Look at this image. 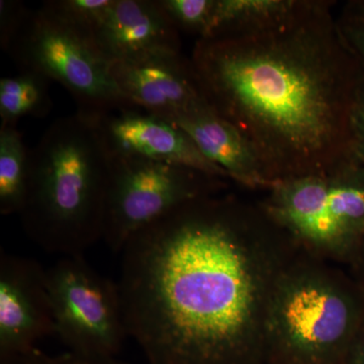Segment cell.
<instances>
[{
  "instance_id": "1",
  "label": "cell",
  "mask_w": 364,
  "mask_h": 364,
  "mask_svg": "<svg viewBox=\"0 0 364 364\" xmlns=\"http://www.w3.org/2000/svg\"><path fill=\"white\" fill-rule=\"evenodd\" d=\"M301 251L260 200L184 203L122 251L129 335L150 364L267 361L270 299Z\"/></svg>"
},
{
  "instance_id": "2",
  "label": "cell",
  "mask_w": 364,
  "mask_h": 364,
  "mask_svg": "<svg viewBox=\"0 0 364 364\" xmlns=\"http://www.w3.org/2000/svg\"><path fill=\"white\" fill-rule=\"evenodd\" d=\"M333 4L291 0L267 20L196 41L191 54L208 107L240 132L272 186L351 154V105L363 72Z\"/></svg>"
},
{
  "instance_id": "3",
  "label": "cell",
  "mask_w": 364,
  "mask_h": 364,
  "mask_svg": "<svg viewBox=\"0 0 364 364\" xmlns=\"http://www.w3.org/2000/svg\"><path fill=\"white\" fill-rule=\"evenodd\" d=\"M111 156L93 114L60 117L30 150L21 225L41 248L83 255L104 236Z\"/></svg>"
},
{
  "instance_id": "4",
  "label": "cell",
  "mask_w": 364,
  "mask_h": 364,
  "mask_svg": "<svg viewBox=\"0 0 364 364\" xmlns=\"http://www.w3.org/2000/svg\"><path fill=\"white\" fill-rule=\"evenodd\" d=\"M363 323L364 291L350 272L301 251L270 299L267 361L343 364Z\"/></svg>"
},
{
  "instance_id": "5",
  "label": "cell",
  "mask_w": 364,
  "mask_h": 364,
  "mask_svg": "<svg viewBox=\"0 0 364 364\" xmlns=\"http://www.w3.org/2000/svg\"><path fill=\"white\" fill-rule=\"evenodd\" d=\"M260 200L304 252L346 267L364 242V163L351 152L332 168L277 182Z\"/></svg>"
},
{
  "instance_id": "6",
  "label": "cell",
  "mask_w": 364,
  "mask_h": 364,
  "mask_svg": "<svg viewBox=\"0 0 364 364\" xmlns=\"http://www.w3.org/2000/svg\"><path fill=\"white\" fill-rule=\"evenodd\" d=\"M7 54L21 71L41 74L63 85L79 112L102 114L138 109L124 100L90 31L62 18L44 4L28 14Z\"/></svg>"
},
{
  "instance_id": "7",
  "label": "cell",
  "mask_w": 364,
  "mask_h": 364,
  "mask_svg": "<svg viewBox=\"0 0 364 364\" xmlns=\"http://www.w3.org/2000/svg\"><path fill=\"white\" fill-rule=\"evenodd\" d=\"M226 188V179L191 167L111 157L102 240L122 252L132 237L172 210Z\"/></svg>"
},
{
  "instance_id": "8",
  "label": "cell",
  "mask_w": 364,
  "mask_h": 364,
  "mask_svg": "<svg viewBox=\"0 0 364 364\" xmlns=\"http://www.w3.org/2000/svg\"><path fill=\"white\" fill-rule=\"evenodd\" d=\"M46 272L56 335L69 353L117 358L130 336L119 282L100 274L83 255L63 256Z\"/></svg>"
},
{
  "instance_id": "9",
  "label": "cell",
  "mask_w": 364,
  "mask_h": 364,
  "mask_svg": "<svg viewBox=\"0 0 364 364\" xmlns=\"http://www.w3.org/2000/svg\"><path fill=\"white\" fill-rule=\"evenodd\" d=\"M56 335L47 272L37 261L0 253V354L26 350Z\"/></svg>"
},
{
  "instance_id": "10",
  "label": "cell",
  "mask_w": 364,
  "mask_h": 364,
  "mask_svg": "<svg viewBox=\"0 0 364 364\" xmlns=\"http://www.w3.org/2000/svg\"><path fill=\"white\" fill-rule=\"evenodd\" d=\"M93 117L111 157L172 163L229 181L221 169L203 156L188 134L171 122L140 109Z\"/></svg>"
},
{
  "instance_id": "11",
  "label": "cell",
  "mask_w": 364,
  "mask_h": 364,
  "mask_svg": "<svg viewBox=\"0 0 364 364\" xmlns=\"http://www.w3.org/2000/svg\"><path fill=\"white\" fill-rule=\"evenodd\" d=\"M109 73L127 102L166 121L207 104L191 59L181 52L114 62Z\"/></svg>"
},
{
  "instance_id": "12",
  "label": "cell",
  "mask_w": 364,
  "mask_h": 364,
  "mask_svg": "<svg viewBox=\"0 0 364 364\" xmlns=\"http://www.w3.org/2000/svg\"><path fill=\"white\" fill-rule=\"evenodd\" d=\"M90 33L109 64L181 52L179 32L157 0H114Z\"/></svg>"
},
{
  "instance_id": "13",
  "label": "cell",
  "mask_w": 364,
  "mask_h": 364,
  "mask_svg": "<svg viewBox=\"0 0 364 364\" xmlns=\"http://www.w3.org/2000/svg\"><path fill=\"white\" fill-rule=\"evenodd\" d=\"M171 123L186 132L203 156L229 181L247 188H272V181L245 138L208 104L177 117Z\"/></svg>"
},
{
  "instance_id": "14",
  "label": "cell",
  "mask_w": 364,
  "mask_h": 364,
  "mask_svg": "<svg viewBox=\"0 0 364 364\" xmlns=\"http://www.w3.org/2000/svg\"><path fill=\"white\" fill-rule=\"evenodd\" d=\"M30 178V150L16 127H0V213L18 215Z\"/></svg>"
},
{
  "instance_id": "15",
  "label": "cell",
  "mask_w": 364,
  "mask_h": 364,
  "mask_svg": "<svg viewBox=\"0 0 364 364\" xmlns=\"http://www.w3.org/2000/svg\"><path fill=\"white\" fill-rule=\"evenodd\" d=\"M49 79L31 71L0 80V117L1 126L16 127L23 117L38 119L52 111Z\"/></svg>"
},
{
  "instance_id": "16",
  "label": "cell",
  "mask_w": 364,
  "mask_h": 364,
  "mask_svg": "<svg viewBox=\"0 0 364 364\" xmlns=\"http://www.w3.org/2000/svg\"><path fill=\"white\" fill-rule=\"evenodd\" d=\"M289 2L291 0H215L214 21L207 38L267 20L286 9Z\"/></svg>"
},
{
  "instance_id": "17",
  "label": "cell",
  "mask_w": 364,
  "mask_h": 364,
  "mask_svg": "<svg viewBox=\"0 0 364 364\" xmlns=\"http://www.w3.org/2000/svg\"><path fill=\"white\" fill-rule=\"evenodd\" d=\"M179 33L205 39L212 31L215 0H157Z\"/></svg>"
},
{
  "instance_id": "18",
  "label": "cell",
  "mask_w": 364,
  "mask_h": 364,
  "mask_svg": "<svg viewBox=\"0 0 364 364\" xmlns=\"http://www.w3.org/2000/svg\"><path fill=\"white\" fill-rule=\"evenodd\" d=\"M335 16L342 41L364 74V0L345 2Z\"/></svg>"
},
{
  "instance_id": "19",
  "label": "cell",
  "mask_w": 364,
  "mask_h": 364,
  "mask_svg": "<svg viewBox=\"0 0 364 364\" xmlns=\"http://www.w3.org/2000/svg\"><path fill=\"white\" fill-rule=\"evenodd\" d=\"M114 0H51L46 6L73 25L90 31L100 20Z\"/></svg>"
},
{
  "instance_id": "20",
  "label": "cell",
  "mask_w": 364,
  "mask_h": 364,
  "mask_svg": "<svg viewBox=\"0 0 364 364\" xmlns=\"http://www.w3.org/2000/svg\"><path fill=\"white\" fill-rule=\"evenodd\" d=\"M31 9L18 0L0 1V47L9 53L28 20Z\"/></svg>"
},
{
  "instance_id": "21",
  "label": "cell",
  "mask_w": 364,
  "mask_h": 364,
  "mask_svg": "<svg viewBox=\"0 0 364 364\" xmlns=\"http://www.w3.org/2000/svg\"><path fill=\"white\" fill-rule=\"evenodd\" d=\"M351 152L364 163V74L354 93L350 111Z\"/></svg>"
},
{
  "instance_id": "22",
  "label": "cell",
  "mask_w": 364,
  "mask_h": 364,
  "mask_svg": "<svg viewBox=\"0 0 364 364\" xmlns=\"http://www.w3.org/2000/svg\"><path fill=\"white\" fill-rule=\"evenodd\" d=\"M0 364H59L57 356H50L37 346L26 350L0 354Z\"/></svg>"
},
{
  "instance_id": "23",
  "label": "cell",
  "mask_w": 364,
  "mask_h": 364,
  "mask_svg": "<svg viewBox=\"0 0 364 364\" xmlns=\"http://www.w3.org/2000/svg\"><path fill=\"white\" fill-rule=\"evenodd\" d=\"M343 364H364V323L352 342Z\"/></svg>"
},
{
  "instance_id": "24",
  "label": "cell",
  "mask_w": 364,
  "mask_h": 364,
  "mask_svg": "<svg viewBox=\"0 0 364 364\" xmlns=\"http://www.w3.org/2000/svg\"><path fill=\"white\" fill-rule=\"evenodd\" d=\"M59 364H127L123 361L117 360V358H80L67 352L65 354L57 356Z\"/></svg>"
},
{
  "instance_id": "25",
  "label": "cell",
  "mask_w": 364,
  "mask_h": 364,
  "mask_svg": "<svg viewBox=\"0 0 364 364\" xmlns=\"http://www.w3.org/2000/svg\"><path fill=\"white\" fill-rule=\"evenodd\" d=\"M345 267L350 272L364 291V242Z\"/></svg>"
}]
</instances>
